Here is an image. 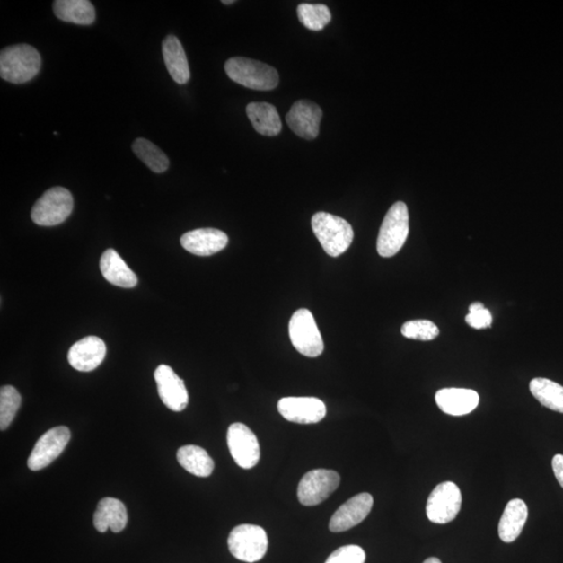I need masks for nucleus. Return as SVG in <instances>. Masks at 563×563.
I'll list each match as a JSON object with an SVG mask.
<instances>
[{
  "instance_id": "nucleus-1",
  "label": "nucleus",
  "mask_w": 563,
  "mask_h": 563,
  "mask_svg": "<svg viewBox=\"0 0 563 563\" xmlns=\"http://www.w3.org/2000/svg\"><path fill=\"white\" fill-rule=\"evenodd\" d=\"M41 68V57L29 44H17L5 48L0 54V76L13 84L30 82Z\"/></svg>"
},
{
  "instance_id": "nucleus-2",
  "label": "nucleus",
  "mask_w": 563,
  "mask_h": 563,
  "mask_svg": "<svg viewBox=\"0 0 563 563\" xmlns=\"http://www.w3.org/2000/svg\"><path fill=\"white\" fill-rule=\"evenodd\" d=\"M224 70L233 82L259 92H269L279 85L280 82L276 68L248 57H232L226 61Z\"/></svg>"
},
{
  "instance_id": "nucleus-3",
  "label": "nucleus",
  "mask_w": 563,
  "mask_h": 563,
  "mask_svg": "<svg viewBox=\"0 0 563 563\" xmlns=\"http://www.w3.org/2000/svg\"><path fill=\"white\" fill-rule=\"evenodd\" d=\"M312 230L329 256L339 257L353 242L354 231L346 219L326 212H317L312 217Z\"/></svg>"
},
{
  "instance_id": "nucleus-4",
  "label": "nucleus",
  "mask_w": 563,
  "mask_h": 563,
  "mask_svg": "<svg viewBox=\"0 0 563 563\" xmlns=\"http://www.w3.org/2000/svg\"><path fill=\"white\" fill-rule=\"evenodd\" d=\"M409 234V213L405 203L398 202L391 206L382 223L377 250L379 255L391 258L403 248Z\"/></svg>"
},
{
  "instance_id": "nucleus-5",
  "label": "nucleus",
  "mask_w": 563,
  "mask_h": 563,
  "mask_svg": "<svg viewBox=\"0 0 563 563\" xmlns=\"http://www.w3.org/2000/svg\"><path fill=\"white\" fill-rule=\"evenodd\" d=\"M74 210V198L63 187L50 188L32 207L31 219L38 225L61 224Z\"/></svg>"
},
{
  "instance_id": "nucleus-6",
  "label": "nucleus",
  "mask_w": 563,
  "mask_h": 563,
  "mask_svg": "<svg viewBox=\"0 0 563 563\" xmlns=\"http://www.w3.org/2000/svg\"><path fill=\"white\" fill-rule=\"evenodd\" d=\"M289 336L296 351L306 357H319L325 349L320 329L308 309L297 310L291 317Z\"/></svg>"
},
{
  "instance_id": "nucleus-7",
  "label": "nucleus",
  "mask_w": 563,
  "mask_h": 563,
  "mask_svg": "<svg viewBox=\"0 0 563 563\" xmlns=\"http://www.w3.org/2000/svg\"><path fill=\"white\" fill-rule=\"evenodd\" d=\"M228 545L231 554L238 560L256 562L268 552V534L256 525L237 526L229 535Z\"/></svg>"
},
{
  "instance_id": "nucleus-8",
  "label": "nucleus",
  "mask_w": 563,
  "mask_h": 563,
  "mask_svg": "<svg viewBox=\"0 0 563 563\" xmlns=\"http://www.w3.org/2000/svg\"><path fill=\"white\" fill-rule=\"evenodd\" d=\"M462 503V491L455 483L450 481L440 483L433 489L427 502V516L432 523L444 525L456 519Z\"/></svg>"
},
{
  "instance_id": "nucleus-9",
  "label": "nucleus",
  "mask_w": 563,
  "mask_h": 563,
  "mask_svg": "<svg viewBox=\"0 0 563 563\" xmlns=\"http://www.w3.org/2000/svg\"><path fill=\"white\" fill-rule=\"evenodd\" d=\"M340 477L332 470L317 469L302 478L297 497L305 506H315L326 501L339 488Z\"/></svg>"
},
{
  "instance_id": "nucleus-10",
  "label": "nucleus",
  "mask_w": 563,
  "mask_h": 563,
  "mask_svg": "<svg viewBox=\"0 0 563 563\" xmlns=\"http://www.w3.org/2000/svg\"><path fill=\"white\" fill-rule=\"evenodd\" d=\"M228 446L233 459L244 470H250L260 461V445L255 433L248 426L242 423H235L229 427Z\"/></svg>"
},
{
  "instance_id": "nucleus-11",
  "label": "nucleus",
  "mask_w": 563,
  "mask_h": 563,
  "mask_svg": "<svg viewBox=\"0 0 563 563\" xmlns=\"http://www.w3.org/2000/svg\"><path fill=\"white\" fill-rule=\"evenodd\" d=\"M71 437L67 427L59 426L50 429L38 439L29 457L28 465L31 471H40L59 457Z\"/></svg>"
},
{
  "instance_id": "nucleus-12",
  "label": "nucleus",
  "mask_w": 563,
  "mask_h": 563,
  "mask_svg": "<svg viewBox=\"0 0 563 563\" xmlns=\"http://www.w3.org/2000/svg\"><path fill=\"white\" fill-rule=\"evenodd\" d=\"M281 416L296 424H316L325 418L327 408L321 400L307 397L283 398L277 403Z\"/></svg>"
},
{
  "instance_id": "nucleus-13",
  "label": "nucleus",
  "mask_w": 563,
  "mask_h": 563,
  "mask_svg": "<svg viewBox=\"0 0 563 563\" xmlns=\"http://www.w3.org/2000/svg\"><path fill=\"white\" fill-rule=\"evenodd\" d=\"M154 375L162 402L174 412L183 411L189 403L184 381L171 366L165 365H159Z\"/></svg>"
},
{
  "instance_id": "nucleus-14",
  "label": "nucleus",
  "mask_w": 563,
  "mask_h": 563,
  "mask_svg": "<svg viewBox=\"0 0 563 563\" xmlns=\"http://www.w3.org/2000/svg\"><path fill=\"white\" fill-rule=\"evenodd\" d=\"M322 111L315 102L302 100L291 107L286 115L287 125L299 137L313 140L320 134Z\"/></svg>"
},
{
  "instance_id": "nucleus-15",
  "label": "nucleus",
  "mask_w": 563,
  "mask_h": 563,
  "mask_svg": "<svg viewBox=\"0 0 563 563\" xmlns=\"http://www.w3.org/2000/svg\"><path fill=\"white\" fill-rule=\"evenodd\" d=\"M374 505L373 496L362 493L347 500L336 511L330 520L329 529L332 532H344L359 525L370 515Z\"/></svg>"
},
{
  "instance_id": "nucleus-16",
  "label": "nucleus",
  "mask_w": 563,
  "mask_h": 563,
  "mask_svg": "<svg viewBox=\"0 0 563 563\" xmlns=\"http://www.w3.org/2000/svg\"><path fill=\"white\" fill-rule=\"evenodd\" d=\"M106 354L105 342L96 336H88L70 347L68 361L75 370L88 373L96 370L101 365Z\"/></svg>"
},
{
  "instance_id": "nucleus-17",
  "label": "nucleus",
  "mask_w": 563,
  "mask_h": 563,
  "mask_svg": "<svg viewBox=\"0 0 563 563\" xmlns=\"http://www.w3.org/2000/svg\"><path fill=\"white\" fill-rule=\"evenodd\" d=\"M229 237L217 229H198L186 233L180 238L182 247L199 257H208L223 251L228 245Z\"/></svg>"
},
{
  "instance_id": "nucleus-18",
  "label": "nucleus",
  "mask_w": 563,
  "mask_h": 563,
  "mask_svg": "<svg viewBox=\"0 0 563 563\" xmlns=\"http://www.w3.org/2000/svg\"><path fill=\"white\" fill-rule=\"evenodd\" d=\"M479 394L465 388H444L436 392L439 409L453 417H462L474 411L479 405Z\"/></svg>"
},
{
  "instance_id": "nucleus-19",
  "label": "nucleus",
  "mask_w": 563,
  "mask_h": 563,
  "mask_svg": "<svg viewBox=\"0 0 563 563\" xmlns=\"http://www.w3.org/2000/svg\"><path fill=\"white\" fill-rule=\"evenodd\" d=\"M94 527L97 532L105 533L108 529L119 533L128 523V513L125 504L114 497H105L97 505L94 514Z\"/></svg>"
},
{
  "instance_id": "nucleus-20",
  "label": "nucleus",
  "mask_w": 563,
  "mask_h": 563,
  "mask_svg": "<svg viewBox=\"0 0 563 563\" xmlns=\"http://www.w3.org/2000/svg\"><path fill=\"white\" fill-rule=\"evenodd\" d=\"M100 268L103 277L115 286L121 288H133L138 283V277L134 271L128 267L119 252L110 249L103 252Z\"/></svg>"
},
{
  "instance_id": "nucleus-21",
  "label": "nucleus",
  "mask_w": 563,
  "mask_h": 563,
  "mask_svg": "<svg viewBox=\"0 0 563 563\" xmlns=\"http://www.w3.org/2000/svg\"><path fill=\"white\" fill-rule=\"evenodd\" d=\"M162 53L168 73L180 85L189 82L190 68L182 43L176 36H167L162 43Z\"/></svg>"
},
{
  "instance_id": "nucleus-22",
  "label": "nucleus",
  "mask_w": 563,
  "mask_h": 563,
  "mask_svg": "<svg viewBox=\"0 0 563 563\" xmlns=\"http://www.w3.org/2000/svg\"><path fill=\"white\" fill-rule=\"evenodd\" d=\"M528 519L527 504L521 499L508 502L499 523V536L504 542H514Z\"/></svg>"
},
{
  "instance_id": "nucleus-23",
  "label": "nucleus",
  "mask_w": 563,
  "mask_h": 563,
  "mask_svg": "<svg viewBox=\"0 0 563 563\" xmlns=\"http://www.w3.org/2000/svg\"><path fill=\"white\" fill-rule=\"evenodd\" d=\"M247 114L256 132L268 137L279 135L282 122L275 106L268 102H251L247 107Z\"/></svg>"
},
{
  "instance_id": "nucleus-24",
  "label": "nucleus",
  "mask_w": 563,
  "mask_h": 563,
  "mask_svg": "<svg viewBox=\"0 0 563 563\" xmlns=\"http://www.w3.org/2000/svg\"><path fill=\"white\" fill-rule=\"evenodd\" d=\"M55 15L65 22L90 25L95 21V9L88 0H57Z\"/></svg>"
},
{
  "instance_id": "nucleus-25",
  "label": "nucleus",
  "mask_w": 563,
  "mask_h": 563,
  "mask_svg": "<svg viewBox=\"0 0 563 563\" xmlns=\"http://www.w3.org/2000/svg\"><path fill=\"white\" fill-rule=\"evenodd\" d=\"M178 462L190 474L209 477L215 471V462L208 453L198 445H185L177 453Z\"/></svg>"
},
{
  "instance_id": "nucleus-26",
  "label": "nucleus",
  "mask_w": 563,
  "mask_h": 563,
  "mask_svg": "<svg viewBox=\"0 0 563 563\" xmlns=\"http://www.w3.org/2000/svg\"><path fill=\"white\" fill-rule=\"evenodd\" d=\"M530 391L539 402L549 409L563 413V386L545 378L530 382Z\"/></svg>"
},
{
  "instance_id": "nucleus-27",
  "label": "nucleus",
  "mask_w": 563,
  "mask_h": 563,
  "mask_svg": "<svg viewBox=\"0 0 563 563\" xmlns=\"http://www.w3.org/2000/svg\"><path fill=\"white\" fill-rule=\"evenodd\" d=\"M133 152L144 163L156 173L165 172L170 167V160L157 145L145 138L134 141Z\"/></svg>"
},
{
  "instance_id": "nucleus-28",
  "label": "nucleus",
  "mask_w": 563,
  "mask_h": 563,
  "mask_svg": "<svg viewBox=\"0 0 563 563\" xmlns=\"http://www.w3.org/2000/svg\"><path fill=\"white\" fill-rule=\"evenodd\" d=\"M300 22L310 31L323 30L331 22V11L325 4H302L297 6Z\"/></svg>"
},
{
  "instance_id": "nucleus-29",
  "label": "nucleus",
  "mask_w": 563,
  "mask_h": 563,
  "mask_svg": "<svg viewBox=\"0 0 563 563\" xmlns=\"http://www.w3.org/2000/svg\"><path fill=\"white\" fill-rule=\"evenodd\" d=\"M22 404V396L15 387L6 385L0 390V429L9 428Z\"/></svg>"
},
{
  "instance_id": "nucleus-30",
  "label": "nucleus",
  "mask_w": 563,
  "mask_h": 563,
  "mask_svg": "<svg viewBox=\"0 0 563 563\" xmlns=\"http://www.w3.org/2000/svg\"><path fill=\"white\" fill-rule=\"evenodd\" d=\"M400 332L406 339L430 341L437 338L439 329L431 321L417 320L405 322Z\"/></svg>"
},
{
  "instance_id": "nucleus-31",
  "label": "nucleus",
  "mask_w": 563,
  "mask_h": 563,
  "mask_svg": "<svg viewBox=\"0 0 563 563\" xmlns=\"http://www.w3.org/2000/svg\"><path fill=\"white\" fill-rule=\"evenodd\" d=\"M366 555L359 546L348 545L341 547L329 556L325 563H365Z\"/></svg>"
},
{
  "instance_id": "nucleus-32",
  "label": "nucleus",
  "mask_w": 563,
  "mask_h": 563,
  "mask_svg": "<svg viewBox=\"0 0 563 563\" xmlns=\"http://www.w3.org/2000/svg\"><path fill=\"white\" fill-rule=\"evenodd\" d=\"M465 321H467L468 325L471 328L478 330L485 329L491 326L493 315H491L488 309L483 308L478 310V312H470L467 317H465Z\"/></svg>"
},
{
  "instance_id": "nucleus-33",
  "label": "nucleus",
  "mask_w": 563,
  "mask_h": 563,
  "mask_svg": "<svg viewBox=\"0 0 563 563\" xmlns=\"http://www.w3.org/2000/svg\"><path fill=\"white\" fill-rule=\"evenodd\" d=\"M552 468L556 479L563 488V455H555L552 461Z\"/></svg>"
},
{
  "instance_id": "nucleus-34",
  "label": "nucleus",
  "mask_w": 563,
  "mask_h": 563,
  "mask_svg": "<svg viewBox=\"0 0 563 563\" xmlns=\"http://www.w3.org/2000/svg\"><path fill=\"white\" fill-rule=\"evenodd\" d=\"M485 308L482 303H472L471 305L469 308V312H478V310H481Z\"/></svg>"
},
{
  "instance_id": "nucleus-35",
  "label": "nucleus",
  "mask_w": 563,
  "mask_h": 563,
  "mask_svg": "<svg viewBox=\"0 0 563 563\" xmlns=\"http://www.w3.org/2000/svg\"><path fill=\"white\" fill-rule=\"evenodd\" d=\"M423 563H442V561H440L436 558H430L428 559H426Z\"/></svg>"
},
{
  "instance_id": "nucleus-36",
  "label": "nucleus",
  "mask_w": 563,
  "mask_h": 563,
  "mask_svg": "<svg viewBox=\"0 0 563 563\" xmlns=\"http://www.w3.org/2000/svg\"><path fill=\"white\" fill-rule=\"evenodd\" d=\"M235 2H233V0H229V2H225V0H224L223 4H234Z\"/></svg>"
}]
</instances>
